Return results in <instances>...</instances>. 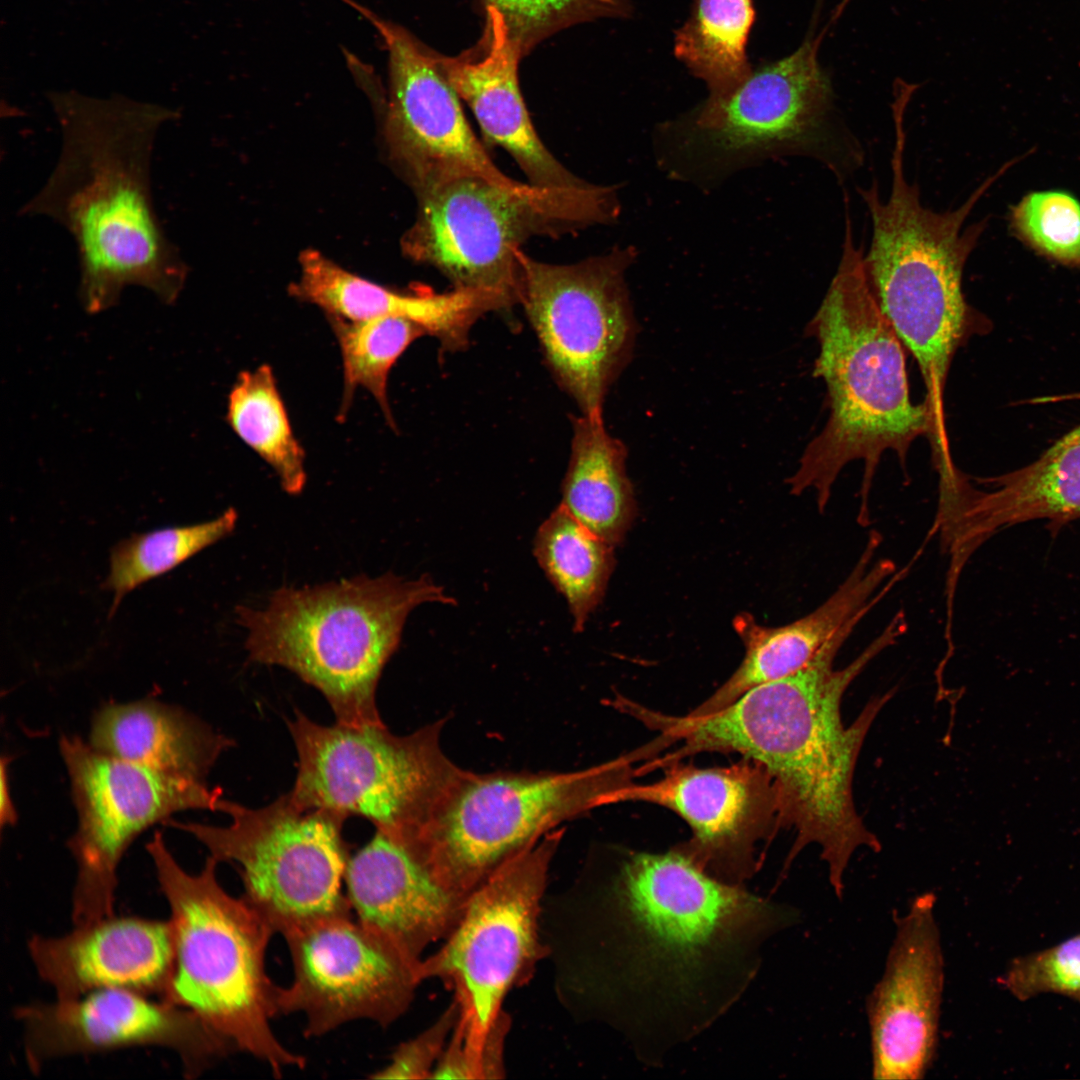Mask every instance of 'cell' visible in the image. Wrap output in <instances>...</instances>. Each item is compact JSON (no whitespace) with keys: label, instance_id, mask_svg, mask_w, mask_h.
Listing matches in <instances>:
<instances>
[{"label":"cell","instance_id":"1","mask_svg":"<svg viewBox=\"0 0 1080 1080\" xmlns=\"http://www.w3.org/2000/svg\"><path fill=\"white\" fill-rule=\"evenodd\" d=\"M558 988L586 1020L621 1032L647 1065L698 1036L741 997L760 948L798 912L707 873L687 853H630L563 896ZM560 941H558L559 943Z\"/></svg>","mask_w":1080,"mask_h":1080},{"label":"cell","instance_id":"2","mask_svg":"<svg viewBox=\"0 0 1080 1080\" xmlns=\"http://www.w3.org/2000/svg\"><path fill=\"white\" fill-rule=\"evenodd\" d=\"M857 625L856 619L847 622L801 670L749 689L691 727L700 751L739 752L769 774L779 820L797 832L786 866L806 845L817 844L839 898L854 852L881 849L856 811L852 779L869 727L890 694L868 703L849 726L842 721L841 700L864 668L907 630L893 616L852 662L835 669V657Z\"/></svg>","mask_w":1080,"mask_h":1080},{"label":"cell","instance_id":"3","mask_svg":"<svg viewBox=\"0 0 1080 1080\" xmlns=\"http://www.w3.org/2000/svg\"><path fill=\"white\" fill-rule=\"evenodd\" d=\"M49 99L61 132L60 154L20 214L48 217L71 235L88 312L109 308L129 285L175 302L188 266L155 211L151 160L159 129L179 113L122 96L67 91Z\"/></svg>","mask_w":1080,"mask_h":1080},{"label":"cell","instance_id":"4","mask_svg":"<svg viewBox=\"0 0 1080 1080\" xmlns=\"http://www.w3.org/2000/svg\"><path fill=\"white\" fill-rule=\"evenodd\" d=\"M863 256L846 215L838 269L807 329L819 344L813 375L826 384L830 414L786 483L794 495L814 490L823 513L842 469L862 460L857 522L866 527L881 455L892 450L904 466L912 442L922 435L931 440L934 428L925 401L910 399L904 345L873 295Z\"/></svg>","mask_w":1080,"mask_h":1080},{"label":"cell","instance_id":"5","mask_svg":"<svg viewBox=\"0 0 1080 1080\" xmlns=\"http://www.w3.org/2000/svg\"><path fill=\"white\" fill-rule=\"evenodd\" d=\"M906 109L902 103L892 106L895 135L889 198L881 200L876 183L858 189L872 221L871 245L863 262L882 313L918 363L934 432L944 435L948 371L963 340L977 328L975 313L962 292V275L982 225L962 228L997 175L954 210L926 208L918 185L905 175Z\"/></svg>","mask_w":1080,"mask_h":1080},{"label":"cell","instance_id":"6","mask_svg":"<svg viewBox=\"0 0 1080 1080\" xmlns=\"http://www.w3.org/2000/svg\"><path fill=\"white\" fill-rule=\"evenodd\" d=\"M425 603L455 604L430 576L391 572L313 587H281L263 609L240 606L251 661L282 666L318 689L338 723L384 724L377 709L381 673L398 649L410 612Z\"/></svg>","mask_w":1080,"mask_h":1080},{"label":"cell","instance_id":"7","mask_svg":"<svg viewBox=\"0 0 1080 1080\" xmlns=\"http://www.w3.org/2000/svg\"><path fill=\"white\" fill-rule=\"evenodd\" d=\"M146 849L170 909L174 967L163 1000L186 1008L231 1041L238 1051L264 1062L277 1076L303 1068L271 1028L277 991L266 970L274 932L243 897L219 883V863L209 856L202 870H184L155 833Z\"/></svg>","mask_w":1080,"mask_h":1080},{"label":"cell","instance_id":"8","mask_svg":"<svg viewBox=\"0 0 1080 1080\" xmlns=\"http://www.w3.org/2000/svg\"><path fill=\"white\" fill-rule=\"evenodd\" d=\"M826 29L811 31L790 55L751 68L729 91L662 123L657 159L673 178L712 186L732 173L783 155L816 157L841 173L832 152L833 89L818 52Z\"/></svg>","mask_w":1080,"mask_h":1080},{"label":"cell","instance_id":"9","mask_svg":"<svg viewBox=\"0 0 1080 1080\" xmlns=\"http://www.w3.org/2000/svg\"><path fill=\"white\" fill-rule=\"evenodd\" d=\"M405 253L443 274L453 289L483 291L518 304L521 246L559 237L620 215L615 186L587 183L523 195L479 177H460L417 194Z\"/></svg>","mask_w":1080,"mask_h":1080},{"label":"cell","instance_id":"10","mask_svg":"<svg viewBox=\"0 0 1080 1080\" xmlns=\"http://www.w3.org/2000/svg\"><path fill=\"white\" fill-rule=\"evenodd\" d=\"M564 832L550 831L499 867L470 894L439 948L420 962L422 982L437 979L454 992L459 1018L452 1040L477 1079L487 1035L506 996L526 984L547 957L544 896Z\"/></svg>","mask_w":1080,"mask_h":1080},{"label":"cell","instance_id":"11","mask_svg":"<svg viewBox=\"0 0 1080 1080\" xmlns=\"http://www.w3.org/2000/svg\"><path fill=\"white\" fill-rule=\"evenodd\" d=\"M631 758L574 771L467 770L444 804L405 842L450 891L469 897L505 862L560 824L612 804Z\"/></svg>","mask_w":1080,"mask_h":1080},{"label":"cell","instance_id":"12","mask_svg":"<svg viewBox=\"0 0 1080 1080\" xmlns=\"http://www.w3.org/2000/svg\"><path fill=\"white\" fill-rule=\"evenodd\" d=\"M445 719L411 734L385 724H318L300 711L288 721L298 754L289 792L302 809L360 816L399 841H410L466 773L444 752Z\"/></svg>","mask_w":1080,"mask_h":1080},{"label":"cell","instance_id":"13","mask_svg":"<svg viewBox=\"0 0 1080 1080\" xmlns=\"http://www.w3.org/2000/svg\"><path fill=\"white\" fill-rule=\"evenodd\" d=\"M227 826L166 820L202 843L218 862L238 866L247 903L274 934L351 914L342 892L348 846L345 817L302 809L280 796L261 808L233 803Z\"/></svg>","mask_w":1080,"mask_h":1080},{"label":"cell","instance_id":"14","mask_svg":"<svg viewBox=\"0 0 1080 1080\" xmlns=\"http://www.w3.org/2000/svg\"><path fill=\"white\" fill-rule=\"evenodd\" d=\"M636 257L616 247L573 264L518 253V304L559 386L581 414L603 415L610 387L632 358L637 323L626 282Z\"/></svg>","mask_w":1080,"mask_h":1080},{"label":"cell","instance_id":"15","mask_svg":"<svg viewBox=\"0 0 1080 1080\" xmlns=\"http://www.w3.org/2000/svg\"><path fill=\"white\" fill-rule=\"evenodd\" d=\"M59 747L78 817L77 829L68 841L77 867L71 909L74 926L114 914L118 866L139 834L179 811L227 814L233 803L205 781L109 756L78 736H62Z\"/></svg>","mask_w":1080,"mask_h":1080},{"label":"cell","instance_id":"16","mask_svg":"<svg viewBox=\"0 0 1080 1080\" xmlns=\"http://www.w3.org/2000/svg\"><path fill=\"white\" fill-rule=\"evenodd\" d=\"M293 979L278 986V1014L302 1013L305 1034L322 1036L350 1021L386 1027L410 1007L419 965L352 914L325 918L283 936Z\"/></svg>","mask_w":1080,"mask_h":1080},{"label":"cell","instance_id":"17","mask_svg":"<svg viewBox=\"0 0 1080 1080\" xmlns=\"http://www.w3.org/2000/svg\"><path fill=\"white\" fill-rule=\"evenodd\" d=\"M365 13L388 53L386 123L392 154L416 194L466 176L483 178L517 194L541 191L510 178L495 165L470 128L437 57L402 27Z\"/></svg>","mask_w":1080,"mask_h":1080},{"label":"cell","instance_id":"18","mask_svg":"<svg viewBox=\"0 0 1080 1080\" xmlns=\"http://www.w3.org/2000/svg\"><path fill=\"white\" fill-rule=\"evenodd\" d=\"M125 989H102L52 1003L19 1007L31 1071L49 1060L154 1046L174 1052L184 1075L195 1078L238 1051L194 1012Z\"/></svg>","mask_w":1080,"mask_h":1080},{"label":"cell","instance_id":"19","mask_svg":"<svg viewBox=\"0 0 1080 1080\" xmlns=\"http://www.w3.org/2000/svg\"><path fill=\"white\" fill-rule=\"evenodd\" d=\"M935 896H917L895 919L882 978L866 1000L875 1079L924 1077L937 1048L944 959Z\"/></svg>","mask_w":1080,"mask_h":1080},{"label":"cell","instance_id":"20","mask_svg":"<svg viewBox=\"0 0 1080 1080\" xmlns=\"http://www.w3.org/2000/svg\"><path fill=\"white\" fill-rule=\"evenodd\" d=\"M625 801L657 804L680 815L694 834L692 847L682 851L733 885L754 872L752 831L758 821L778 815L773 781L761 766L672 768L653 783H628L615 791L612 803Z\"/></svg>","mask_w":1080,"mask_h":1080},{"label":"cell","instance_id":"21","mask_svg":"<svg viewBox=\"0 0 1080 1080\" xmlns=\"http://www.w3.org/2000/svg\"><path fill=\"white\" fill-rule=\"evenodd\" d=\"M27 946L38 976L60 1000L102 989L162 999L174 967L169 919L113 914L75 925L62 936L34 935Z\"/></svg>","mask_w":1080,"mask_h":1080},{"label":"cell","instance_id":"22","mask_svg":"<svg viewBox=\"0 0 1080 1080\" xmlns=\"http://www.w3.org/2000/svg\"><path fill=\"white\" fill-rule=\"evenodd\" d=\"M344 882L356 919L416 961L449 934L469 898L442 885L409 846L379 830L349 858Z\"/></svg>","mask_w":1080,"mask_h":1080},{"label":"cell","instance_id":"23","mask_svg":"<svg viewBox=\"0 0 1080 1080\" xmlns=\"http://www.w3.org/2000/svg\"><path fill=\"white\" fill-rule=\"evenodd\" d=\"M880 534L872 531L854 568L834 593L811 613L779 627L759 625L743 613L734 618L745 646L740 666L704 703L690 712L703 716L731 704L749 689L804 668L847 622L869 613L907 574L889 559L873 562Z\"/></svg>","mask_w":1080,"mask_h":1080},{"label":"cell","instance_id":"24","mask_svg":"<svg viewBox=\"0 0 1080 1080\" xmlns=\"http://www.w3.org/2000/svg\"><path fill=\"white\" fill-rule=\"evenodd\" d=\"M978 482L992 490L983 492L970 486L943 523L948 553L961 564L1004 528L1048 520L1049 528L1056 532L1080 518V424L1032 463Z\"/></svg>","mask_w":1080,"mask_h":1080},{"label":"cell","instance_id":"25","mask_svg":"<svg viewBox=\"0 0 1080 1080\" xmlns=\"http://www.w3.org/2000/svg\"><path fill=\"white\" fill-rule=\"evenodd\" d=\"M488 44L477 60L440 58L445 77L470 107L484 138L500 146L538 188H573L588 182L571 173L546 148L526 109L518 83L521 48L502 14L487 7Z\"/></svg>","mask_w":1080,"mask_h":1080},{"label":"cell","instance_id":"26","mask_svg":"<svg viewBox=\"0 0 1080 1080\" xmlns=\"http://www.w3.org/2000/svg\"><path fill=\"white\" fill-rule=\"evenodd\" d=\"M290 291L321 308L327 317L349 321L377 317L411 320L450 351L467 345L469 332L482 315L504 308L500 297L483 291L393 290L343 269L316 250H306L300 256V276Z\"/></svg>","mask_w":1080,"mask_h":1080},{"label":"cell","instance_id":"27","mask_svg":"<svg viewBox=\"0 0 1080 1080\" xmlns=\"http://www.w3.org/2000/svg\"><path fill=\"white\" fill-rule=\"evenodd\" d=\"M89 744L124 761L205 781L233 741L177 706L140 700L111 702L97 710Z\"/></svg>","mask_w":1080,"mask_h":1080},{"label":"cell","instance_id":"28","mask_svg":"<svg viewBox=\"0 0 1080 1080\" xmlns=\"http://www.w3.org/2000/svg\"><path fill=\"white\" fill-rule=\"evenodd\" d=\"M572 426L560 505L614 547L624 539L636 508L626 471L627 448L607 432L603 415L581 414Z\"/></svg>","mask_w":1080,"mask_h":1080},{"label":"cell","instance_id":"29","mask_svg":"<svg viewBox=\"0 0 1080 1080\" xmlns=\"http://www.w3.org/2000/svg\"><path fill=\"white\" fill-rule=\"evenodd\" d=\"M533 554L565 598L574 632H582L605 594L614 567L613 546L559 504L539 526Z\"/></svg>","mask_w":1080,"mask_h":1080},{"label":"cell","instance_id":"30","mask_svg":"<svg viewBox=\"0 0 1080 1080\" xmlns=\"http://www.w3.org/2000/svg\"><path fill=\"white\" fill-rule=\"evenodd\" d=\"M227 421L238 437L276 473L288 494L306 484L305 452L294 435L270 366L240 373L228 397Z\"/></svg>","mask_w":1080,"mask_h":1080},{"label":"cell","instance_id":"31","mask_svg":"<svg viewBox=\"0 0 1080 1080\" xmlns=\"http://www.w3.org/2000/svg\"><path fill=\"white\" fill-rule=\"evenodd\" d=\"M754 19L752 0H695L675 34L674 54L709 94L729 91L750 72L746 48Z\"/></svg>","mask_w":1080,"mask_h":1080},{"label":"cell","instance_id":"32","mask_svg":"<svg viewBox=\"0 0 1080 1080\" xmlns=\"http://www.w3.org/2000/svg\"><path fill=\"white\" fill-rule=\"evenodd\" d=\"M337 338L343 368V397L338 416L344 418L358 387L367 390L393 428L387 397L391 368L409 345L426 335L417 323L401 317L349 321L328 317Z\"/></svg>","mask_w":1080,"mask_h":1080},{"label":"cell","instance_id":"33","mask_svg":"<svg viewBox=\"0 0 1080 1080\" xmlns=\"http://www.w3.org/2000/svg\"><path fill=\"white\" fill-rule=\"evenodd\" d=\"M237 519L236 510L230 507L211 521L136 534L115 545L104 581V587L114 593L113 610L134 588L230 534Z\"/></svg>","mask_w":1080,"mask_h":1080},{"label":"cell","instance_id":"34","mask_svg":"<svg viewBox=\"0 0 1080 1080\" xmlns=\"http://www.w3.org/2000/svg\"><path fill=\"white\" fill-rule=\"evenodd\" d=\"M1017 233L1060 263L1080 266V203L1059 191L1028 194L1013 210Z\"/></svg>","mask_w":1080,"mask_h":1080},{"label":"cell","instance_id":"35","mask_svg":"<svg viewBox=\"0 0 1080 1080\" xmlns=\"http://www.w3.org/2000/svg\"><path fill=\"white\" fill-rule=\"evenodd\" d=\"M1001 983L1022 1001L1053 992L1080 1002V933L1052 948L1015 959Z\"/></svg>","mask_w":1080,"mask_h":1080},{"label":"cell","instance_id":"36","mask_svg":"<svg viewBox=\"0 0 1080 1080\" xmlns=\"http://www.w3.org/2000/svg\"><path fill=\"white\" fill-rule=\"evenodd\" d=\"M503 16L521 50L566 22L599 16H625V0H489Z\"/></svg>","mask_w":1080,"mask_h":1080},{"label":"cell","instance_id":"37","mask_svg":"<svg viewBox=\"0 0 1080 1080\" xmlns=\"http://www.w3.org/2000/svg\"><path fill=\"white\" fill-rule=\"evenodd\" d=\"M459 1018L455 1000L438 1018L414 1038L401 1043L386 1066L372 1074L376 1079H432L434 1069Z\"/></svg>","mask_w":1080,"mask_h":1080},{"label":"cell","instance_id":"38","mask_svg":"<svg viewBox=\"0 0 1080 1080\" xmlns=\"http://www.w3.org/2000/svg\"><path fill=\"white\" fill-rule=\"evenodd\" d=\"M0 823L1 827L14 825L17 821V812L14 806L10 782H9V759H1V799H0Z\"/></svg>","mask_w":1080,"mask_h":1080}]
</instances>
